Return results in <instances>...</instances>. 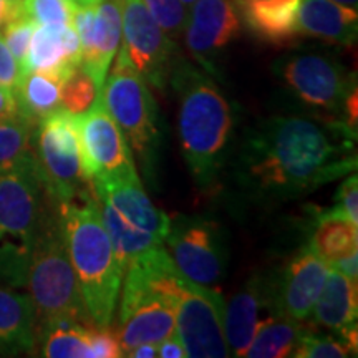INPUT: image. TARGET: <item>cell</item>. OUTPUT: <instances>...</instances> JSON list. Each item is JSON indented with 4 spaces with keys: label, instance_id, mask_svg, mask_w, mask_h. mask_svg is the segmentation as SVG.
Returning a JSON list of instances; mask_svg holds the SVG:
<instances>
[{
    "label": "cell",
    "instance_id": "obj_42",
    "mask_svg": "<svg viewBox=\"0 0 358 358\" xmlns=\"http://www.w3.org/2000/svg\"><path fill=\"white\" fill-rule=\"evenodd\" d=\"M98 2H101V0H78L77 3H85V6H96Z\"/></svg>",
    "mask_w": 358,
    "mask_h": 358
},
{
    "label": "cell",
    "instance_id": "obj_14",
    "mask_svg": "<svg viewBox=\"0 0 358 358\" xmlns=\"http://www.w3.org/2000/svg\"><path fill=\"white\" fill-rule=\"evenodd\" d=\"M329 272V264L308 245H303L274 274L266 275L268 297L275 315L295 322L310 319Z\"/></svg>",
    "mask_w": 358,
    "mask_h": 358
},
{
    "label": "cell",
    "instance_id": "obj_30",
    "mask_svg": "<svg viewBox=\"0 0 358 358\" xmlns=\"http://www.w3.org/2000/svg\"><path fill=\"white\" fill-rule=\"evenodd\" d=\"M71 0H22V12L37 25H71Z\"/></svg>",
    "mask_w": 358,
    "mask_h": 358
},
{
    "label": "cell",
    "instance_id": "obj_34",
    "mask_svg": "<svg viewBox=\"0 0 358 358\" xmlns=\"http://www.w3.org/2000/svg\"><path fill=\"white\" fill-rule=\"evenodd\" d=\"M334 209L345 214L348 219L358 222V178L355 173L347 174L335 194Z\"/></svg>",
    "mask_w": 358,
    "mask_h": 358
},
{
    "label": "cell",
    "instance_id": "obj_35",
    "mask_svg": "<svg viewBox=\"0 0 358 358\" xmlns=\"http://www.w3.org/2000/svg\"><path fill=\"white\" fill-rule=\"evenodd\" d=\"M20 77L22 71L19 62L15 60L12 52L8 50V47L2 38V34H0V87L13 92L20 82Z\"/></svg>",
    "mask_w": 358,
    "mask_h": 358
},
{
    "label": "cell",
    "instance_id": "obj_5",
    "mask_svg": "<svg viewBox=\"0 0 358 358\" xmlns=\"http://www.w3.org/2000/svg\"><path fill=\"white\" fill-rule=\"evenodd\" d=\"M120 266L127 271L134 257L163 248L169 216L143 189L140 174L90 181Z\"/></svg>",
    "mask_w": 358,
    "mask_h": 358
},
{
    "label": "cell",
    "instance_id": "obj_3",
    "mask_svg": "<svg viewBox=\"0 0 358 358\" xmlns=\"http://www.w3.org/2000/svg\"><path fill=\"white\" fill-rule=\"evenodd\" d=\"M57 208L90 320L96 327H111L124 271L116 259L93 189H85Z\"/></svg>",
    "mask_w": 358,
    "mask_h": 358
},
{
    "label": "cell",
    "instance_id": "obj_33",
    "mask_svg": "<svg viewBox=\"0 0 358 358\" xmlns=\"http://www.w3.org/2000/svg\"><path fill=\"white\" fill-rule=\"evenodd\" d=\"M123 357L116 335L110 327L92 325L90 332V358H118Z\"/></svg>",
    "mask_w": 358,
    "mask_h": 358
},
{
    "label": "cell",
    "instance_id": "obj_40",
    "mask_svg": "<svg viewBox=\"0 0 358 358\" xmlns=\"http://www.w3.org/2000/svg\"><path fill=\"white\" fill-rule=\"evenodd\" d=\"M124 357L131 358H155L158 357V343H140L133 347L131 350L124 353Z\"/></svg>",
    "mask_w": 358,
    "mask_h": 358
},
{
    "label": "cell",
    "instance_id": "obj_8",
    "mask_svg": "<svg viewBox=\"0 0 358 358\" xmlns=\"http://www.w3.org/2000/svg\"><path fill=\"white\" fill-rule=\"evenodd\" d=\"M34 153L45 194L55 206L88 189L75 115L58 108L43 116L35 128Z\"/></svg>",
    "mask_w": 358,
    "mask_h": 358
},
{
    "label": "cell",
    "instance_id": "obj_12",
    "mask_svg": "<svg viewBox=\"0 0 358 358\" xmlns=\"http://www.w3.org/2000/svg\"><path fill=\"white\" fill-rule=\"evenodd\" d=\"M75 120L83 171L88 181L138 174L131 148L100 96L85 113L75 115Z\"/></svg>",
    "mask_w": 358,
    "mask_h": 358
},
{
    "label": "cell",
    "instance_id": "obj_9",
    "mask_svg": "<svg viewBox=\"0 0 358 358\" xmlns=\"http://www.w3.org/2000/svg\"><path fill=\"white\" fill-rule=\"evenodd\" d=\"M274 73L312 115L345 122L347 98L357 90V83L335 58L320 53H292L275 62Z\"/></svg>",
    "mask_w": 358,
    "mask_h": 358
},
{
    "label": "cell",
    "instance_id": "obj_11",
    "mask_svg": "<svg viewBox=\"0 0 358 358\" xmlns=\"http://www.w3.org/2000/svg\"><path fill=\"white\" fill-rule=\"evenodd\" d=\"M226 302L214 287L182 277L176 302V332L191 358L231 357L224 334Z\"/></svg>",
    "mask_w": 358,
    "mask_h": 358
},
{
    "label": "cell",
    "instance_id": "obj_4",
    "mask_svg": "<svg viewBox=\"0 0 358 358\" xmlns=\"http://www.w3.org/2000/svg\"><path fill=\"white\" fill-rule=\"evenodd\" d=\"M43 186L35 153L0 171V282L25 289L27 268L43 222Z\"/></svg>",
    "mask_w": 358,
    "mask_h": 358
},
{
    "label": "cell",
    "instance_id": "obj_32",
    "mask_svg": "<svg viewBox=\"0 0 358 358\" xmlns=\"http://www.w3.org/2000/svg\"><path fill=\"white\" fill-rule=\"evenodd\" d=\"M37 29V24L25 17L24 13L15 19L8 20L7 24H3V27L0 30H3V42L8 47V50L12 52V55L15 57V60L19 62L20 69L24 65L27 53H29V47L30 42H32L34 32ZM22 71V70H20Z\"/></svg>",
    "mask_w": 358,
    "mask_h": 358
},
{
    "label": "cell",
    "instance_id": "obj_27",
    "mask_svg": "<svg viewBox=\"0 0 358 358\" xmlns=\"http://www.w3.org/2000/svg\"><path fill=\"white\" fill-rule=\"evenodd\" d=\"M35 128L37 123L22 115L0 120V171L34 156Z\"/></svg>",
    "mask_w": 358,
    "mask_h": 358
},
{
    "label": "cell",
    "instance_id": "obj_7",
    "mask_svg": "<svg viewBox=\"0 0 358 358\" xmlns=\"http://www.w3.org/2000/svg\"><path fill=\"white\" fill-rule=\"evenodd\" d=\"M98 96L140 159L143 171L153 182L163 140L159 110L145 78L138 73L123 48Z\"/></svg>",
    "mask_w": 358,
    "mask_h": 358
},
{
    "label": "cell",
    "instance_id": "obj_13",
    "mask_svg": "<svg viewBox=\"0 0 358 358\" xmlns=\"http://www.w3.org/2000/svg\"><path fill=\"white\" fill-rule=\"evenodd\" d=\"M122 48L138 73L156 90H163L171 75L176 45L143 0H122Z\"/></svg>",
    "mask_w": 358,
    "mask_h": 358
},
{
    "label": "cell",
    "instance_id": "obj_17",
    "mask_svg": "<svg viewBox=\"0 0 358 358\" xmlns=\"http://www.w3.org/2000/svg\"><path fill=\"white\" fill-rule=\"evenodd\" d=\"M241 24L257 40L289 47L301 40L297 13L301 0H232Z\"/></svg>",
    "mask_w": 358,
    "mask_h": 358
},
{
    "label": "cell",
    "instance_id": "obj_1",
    "mask_svg": "<svg viewBox=\"0 0 358 358\" xmlns=\"http://www.w3.org/2000/svg\"><path fill=\"white\" fill-rule=\"evenodd\" d=\"M357 171V129L319 115H274L244 131L234 179L261 204L292 201Z\"/></svg>",
    "mask_w": 358,
    "mask_h": 358
},
{
    "label": "cell",
    "instance_id": "obj_22",
    "mask_svg": "<svg viewBox=\"0 0 358 358\" xmlns=\"http://www.w3.org/2000/svg\"><path fill=\"white\" fill-rule=\"evenodd\" d=\"M122 40V0L96 3L95 25L90 45L82 52V66L95 82L98 92L105 83L115 53Z\"/></svg>",
    "mask_w": 358,
    "mask_h": 358
},
{
    "label": "cell",
    "instance_id": "obj_37",
    "mask_svg": "<svg viewBox=\"0 0 358 358\" xmlns=\"http://www.w3.org/2000/svg\"><path fill=\"white\" fill-rule=\"evenodd\" d=\"M19 113V106H17V100L13 96V92L0 87V120L2 118H12Z\"/></svg>",
    "mask_w": 358,
    "mask_h": 358
},
{
    "label": "cell",
    "instance_id": "obj_41",
    "mask_svg": "<svg viewBox=\"0 0 358 358\" xmlns=\"http://www.w3.org/2000/svg\"><path fill=\"white\" fill-rule=\"evenodd\" d=\"M334 2H338V3H342V6L357 8V2H358V0H334Z\"/></svg>",
    "mask_w": 358,
    "mask_h": 358
},
{
    "label": "cell",
    "instance_id": "obj_15",
    "mask_svg": "<svg viewBox=\"0 0 358 358\" xmlns=\"http://www.w3.org/2000/svg\"><path fill=\"white\" fill-rule=\"evenodd\" d=\"M243 24L232 0H196L185 27V42L192 57L214 70L213 58L241 35Z\"/></svg>",
    "mask_w": 358,
    "mask_h": 358
},
{
    "label": "cell",
    "instance_id": "obj_36",
    "mask_svg": "<svg viewBox=\"0 0 358 358\" xmlns=\"http://www.w3.org/2000/svg\"><path fill=\"white\" fill-rule=\"evenodd\" d=\"M158 357L161 358H186L187 357L186 348L182 345L181 338H179L176 330L158 343Z\"/></svg>",
    "mask_w": 358,
    "mask_h": 358
},
{
    "label": "cell",
    "instance_id": "obj_38",
    "mask_svg": "<svg viewBox=\"0 0 358 358\" xmlns=\"http://www.w3.org/2000/svg\"><path fill=\"white\" fill-rule=\"evenodd\" d=\"M22 13V0H0V29Z\"/></svg>",
    "mask_w": 358,
    "mask_h": 358
},
{
    "label": "cell",
    "instance_id": "obj_6",
    "mask_svg": "<svg viewBox=\"0 0 358 358\" xmlns=\"http://www.w3.org/2000/svg\"><path fill=\"white\" fill-rule=\"evenodd\" d=\"M25 290L32 301L38 332L57 320L92 324L71 267L58 219L43 217L25 277Z\"/></svg>",
    "mask_w": 358,
    "mask_h": 358
},
{
    "label": "cell",
    "instance_id": "obj_28",
    "mask_svg": "<svg viewBox=\"0 0 358 358\" xmlns=\"http://www.w3.org/2000/svg\"><path fill=\"white\" fill-rule=\"evenodd\" d=\"M357 355V347L340 335L317 334L307 329L297 343L292 357L295 358H345Z\"/></svg>",
    "mask_w": 358,
    "mask_h": 358
},
{
    "label": "cell",
    "instance_id": "obj_2",
    "mask_svg": "<svg viewBox=\"0 0 358 358\" xmlns=\"http://www.w3.org/2000/svg\"><path fill=\"white\" fill-rule=\"evenodd\" d=\"M169 80L179 98L178 131L182 158L196 185L211 189L231 153L234 106L206 71L186 62H174Z\"/></svg>",
    "mask_w": 358,
    "mask_h": 358
},
{
    "label": "cell",
    "instance_id": "obj_44",
    "mask_svg": "<svg viewBox=\"0 0 358 358\" xmlns=\"http://www.w3.org/2000/svg\"><path fill=\"white\" fill-rule=\"evenodd\" d=\"M71 2H78V0H71Z\"/></svg>",
    "mask_w": 358,
    "mask_h": 358
},
{
    "label": "cell",
    "instance_id": "obj_43",
    "mask_svg": "<svg viewBox=\"0 0 358 358\" xmlns=\"http://www.w3.org/2000/svg\"><path fill=\"white\" fill-rule=\"evenodd\" d=\"M182 3H185V6H192V3L196 2V0H181Z\"/></svg>",
    "mask_w": 358,
    "mask_h": 358
},
{
    "label": "cell",
    "instance_id": "obj_18",
    "mask_svg": "<svg viewBox=\"0 0 358 358\" xmlns=\"http://www.w3.org/2000/svg\"><path fill=\"white\" fill-rule=\"evenodd\" d=\"M82 65V45L73 25H37L22 75L27 71H53L65 80Z\"/></svg>",
    "mask_w": 358,
    "mask_h": 358
},
{
    "label": "cell",
    "instance_id": "obj_26",
    "mask_svg": "<svg viewBox=\"0 0 358 358\" xmlns=\"http://www.w3.org/2000/svg\"><path fill=\"white\" fill-rule=\"evenodd\" d=\"M308 327L303 322H295L284 317H277L264 324L257 330L256 337L245 352L249 358H284L292 353L301 342V337Z\"/></svg>",
    "mask_w": 358,
    "mask_h": 358
},
{
    "label": "cell",
    "instance_id": "obj_23",
    "mask_svg": "<svg viewBox=\"0 0 358 358\" xmlns=\"http://www.w3.org/2000/svg\"><path fill=\"white\" fill-rule=\"evenodd\" d=\"M308 248L327 264L342 261L358 252V222L337 209H313L310 213Z\"/></svg>",
    "mask_w": 358,
    "mask_h": 358
},
{
    "label": "cell",
    "instance_id": "obj_16",
    "mask_svg": "<svg viewBox=\"0 0 358 358\" xmlns=\"http://www.w3.org/2000/svg\"><path fill=\"white\" fill-rule=\"evenodd\" d=\"M272 319L277 315L268 297L266 275L252 277L226 306L224 334L231 355L244 357L257 330Z\"/></svg>",
    "mask_w": 358,
    "mask_h": 358
},
{
    "label": "cell",
    "instance_id": "obj_29",
    "mask_svg": "<svg viewBox=\"0 0 358 358\" xmlns=\"http://www.w3.org/2000/svg\"><path fill=\"white\" fill-rule=\"evenodd\" d=\"M98 96V88L82 65L64 82L62 108L71 115H82Z\"/></svg>",
    "mask_w": 358,
    "mask_h": 358
},
{
    "label": "cell",
    "instance_id": "obj_21",
    "mask_svg": "<svg viewBox=\"0 0 358 358\" xmlns=\"http://www.w3.org/2000/svg\"><path fill=\"white\" fill-rule=\"evenodd\" d=\"M37 345V319L25 289L0 282V355L32 352Z\"/></svg>",
    "mask_w": 358,
    "mask_h": 358
},
{
    "label": "cell",
    "instance_id": "obj_20",
    "mask_svg": "<svg viewBox=\"0 0 358 358\" xmlns=\"http://www.w3.org/2000/svg\"><path fill=\"white\" fill-rule=\"evenodd\" d=\"M301 38H317L332 45H353L358 34L357 8L334 0H301L297 13Z\"/></svg>",
    "mask_w": 358,
    "mask_h": 358
},
{
    "label": "cell",
    "instance_id": "obj_24",
    "mask_svg": "<svg viewBox=\"0 0 358 358\" xmlns=\"http://www.w3.org/2000/svg\"><path fill=\"white\" fill-rule=\"evenodd\" d=\"M64 82L65 78L53 71H27L13 90L19 113L32 123H38L43 116L62 108Z\"/></svg>",
    "mask_w": 358,
    "mask_h": 358
},
{
    "label": "cell",
    "instance_id": "obj_39",
    "mask_svg": "<svg viewBox=\"0 0 358 358\" xmlns=\"http://www.w3.org/2000/svg\"><path fill=\"white\" fill-rule=\"evenodd\" d=\"M358 254H352V256H348L345 259H342V261L338 262H334V264H329L330 268H335V271L342 272V274H345L347 277H350V279L357 280L358 277Z\"/></svg>",
    "mask_w": 358,
    "mask_h": 358
},
{
    "label": "cell",
    "instance_id": "obj_31",
    "mask_svg": "<svg viewBox=\"0 0 358 358\" xmlns=\"http://www.w3.org/2000/svg\"><path fill=\"white\" fill-rule=\"evenodd\" d=\"M143 2L168 37L176 38L182 35L187 22V10L181 0H143Z\"/></svg>",
    "mask_w": 358,
    "mask_h": 358
},
{
    "label": "cell",
    "instance_id": "obj_10",
    "mask_svg": "<svg viewBox=\"0 0 358 358\" xmlns=\"http://www.w3.org/2000/svg\"><path fill=\"white\" fill-rule=\"evenodd\" d=\"M168 254L187 279L214 287L226 274L227 245L219 222L203 216L169 217Z\"/></svg>",
    "mask_w": 358,
    "mask_h": 358
},
{
    "label": "cell",
    "instance_id": "obj_25",
    "mask_svg": "<svg viewBox=\"0 0 358 358\" xmlns=\"http://www.w3.org/2000/svg\"><path fill=\"white\" fill-rule=\"evenodd\" d=\"M92 325L77 320L52 322L38 332L40 355L47 358H90Z\"/></svg>",
    "mask_w": 358,
    "mask_h": 358
},
{
    "label": "cell",
    "instance_id": "obj_19",
    "mask_svg": "<svg viewBox=\"0 0 358 358\" xmlns=\"http://www.w3.org/2000/svg\"><path fill=\"white\" fill-rule=\"evenodd\" d=\"M313 324L340 335L357 347L358 287L357 280L330 268L312 310Z\"/></svg>",
    "mask_w": 358,
    "mask_h": 358
}]
</instances>
